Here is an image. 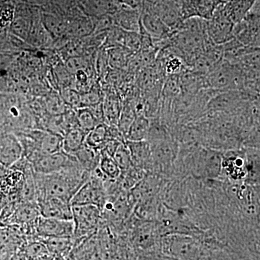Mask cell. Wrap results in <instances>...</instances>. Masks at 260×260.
<instances>
[{
    "label": "cell",
    "mask_w": 260,
    "mask_h": 260,
    "mask_svg": "<svg viewBox=\"0 0 260 260\" xmlns=\"http://www.w3.org/2000/svg\"><path fill=\"white\" fill-rule=\"evenodd\" d=\"M203 238L170 234L164 236L160 240V251L178 260H207L212 249Z\"/></svg>",
    "instance_id": "6da1fadb"
},
{
    "label": "cell",
    "mask_w": 260,
    "mask_h": 260,
    "mask_svg": "<svg viewBox=\"0 0 260 260\" xmlns=\"http://www.w3.org/2000/svg\"><path fill=\"white\" fill-rule=\"evenodd\" d=\"M205 87L216 92L242 90L245 76L237 64L223 59L204 76Z\"/></svg>",
    "instance_id": "7a4b0ae2"
},
{
    "label": "cell",
    "mask_w": 260,
    "mask_h": 260,
    "mask_svg": "<svg viewBox=\"0 0 260 260\" xmlns=\"http://www.w3.org/2000/svg\"><path fill=\"white\" fill-rule=\"evenodd\" d=\"M72 209L75 246L97 234L102 225V215L101 210L95 205H74Z\"/></svg>",
    "instance_id": "3957f363"
},
{
    "label": "cell",
    "mask_w": 260,
    "mask_h": 260,
    "mask_svg": "<svg viewBox=\"0 0 260 260\" xmlns=\"http://www.w3.org/2000/svg\"><path fill=\"white\" fill-rule=\"evenodd\" d=\"M105 180V177L98 167L91 172L88 181L80 188L79 190L72 198L70 202L72 206L95 205L102 211L107 199V193L104 184Z\"/></svg>",
    "instance_id": "277c9868"
},
{
    "label": "cell",
    "mask_w": 260,
    "mask_h": 260,
    "mask_svg": "<svg viewBox=\"0 0 260 260\" xmlns=\"http://www.w3.org/2000/svg\"><path fill=\"white\" fill-rule=\"evenodd\" d=\"M247 177L246 148H241L222 152L220 179L231 182H243Z\"/></svg>",
    "instance_id": "5b68a950"
},
{
    "label": "cell",
    "mask_w": 260,
    "mask_h": 260,
    "mask_svg": "<svg viewBox=\"0 0 260 260\" xmlns=\"http://www.w3.org/2000/svg\"><path fill=\"white\" fill-rule=\"evenodd\" d=\"M74 223L73 220L44 218L41 215L36 226V238L38 239L50 237L73 238Z\"/></svg>",
    "instance_id": "8992f818"
},
{
    "label": "cell",
    "mask_w": 260,
    "mask_h": 260,
    "mask_svg": "<svg viewBox=\"0 0 260 260\" xmlns=\"http://www.w3.org/2000/svg\"><path fill=\"white\" fill-rule=\"evenodd\" d=\"M224 0H184L181 6L183 21L187 19L198 18L210 20Z\"/></svg>",
    "instance_id": "52a82bcc"
},
{
    "label": "cell",
    "mask_w": 260,
    "mask_h": 260,
    "mask_svg": "<svg viewBox=\"0 0 260 260\" xmlns=\"http://www.w3.org/2000/svg\"><path fill=\"white\" fill-rule=\"evenodd\" d=\"M234 24L217 9L213 18L210 20H207V34L208 39L214 44L223 45L234 39Z\"/></svg>",
    "instance_id": "ba28073f"
},
{
    "label": "cell",
    "mask_w": 260,
    "mask_h": 260,
    "mask_svg": "<svg viewBox=\"0 0 260 260\" xmlns=\"http://www.w3.org/2000/svg\"><path fill=\"white\" fill-rule=\"evenodd\" d=\"M260 32V15L249 12L242 21L234 25L233 37L246 47H254Z\"/></svg>",
    "instance_id": "9c48e42d"
},
{
    "label": "cell",
    "mask_w": 260,
    "mask_h": 260,
    "mask_svg": "<svg viewBox=\"0 0 260 260\" xmlns=\"http://www.w3.org/2000/svg\"><path fill=\"white\" fill-rule=\"evenodd\" d=\"M140 12L142 28L153 39L155 46L171 37L172 34L171 28L153 13L145 3Z\"/></svg>",
    "instance_id": "30bf717a"
},
{
    "label": "cell",
    "mask_w": 260,
    "mask_h": 260,
    "mask_svg": "<svg viewBox=\"0 0 260 260\" xmlns=\"http://www.w3.org/2000/svg\"><path fill=\"white\" fill-rule=\"evenodd\" d=\"M145 4L171 30H175L182 23L181 5L174 0H160L153 5Z\"/></svg>",
    "instance_id": "8fae6325"
},
{
    "label": "cell",
    "mask_w": 260,
    "mask_h": 260,
    "mask_svg": "<svg viewBox=\"0 0 260 260\" xmlns=\"http://www.w3.org/2000/svg\"><path fill=\"white\" fill-rule=\"evenodd\" d=\"M73 155L64 150L54 154H43L31 165L38 174H49L61 172L71 161Z\"/></svg>",
    "instance_id": "7c38bea8"
},
{
    "label": "cell",
    "mask_w": 260,
    "mask_h": 260,
    "mask_svg": "<svg viewBox=\"0 0 260 260\" xmlns=\"http://www.w3.org/2000/svg\"><path fill=\"white\" fill-rule=\"evenodd\" d=\"M39 211L44 218L73 220L71 203L57 198H45L37 202Z\"/></svg>",
    "instance_id": "4fadbf2b"
},
{
    "label": "cell",
    "mask_w": 260,
    "mask_h": 260,
    "mask_svg": "<svg viewBox=\"0 0 260 260\" xmlns=\"http://www.w3.org/2000/svg\"><path fill=\"white\" fill-rule=\"evenodd\" d=\"M125 143L129 150L133 165L144 171L147 174H150L152 167L150 143L147 140L125 141Z\"/></svg>",
    "instance_id": "5bb4252c"
},
{
    "label": "cell",
    "mask_w": 260,
    "mask_h": 260,
    "mask_svg": "<svg viewBox=\"0 0 260 260\" xmlns=\"http://www.w3.org/2000/svg\"><path fill=\"white\" fill-rule=\"evenodd\" d=\"M141 12L124 5H119V8L112 15L115 26L129 32H139L141 22Z\"/></svg>",
    "instance_id": "9a60e30c"
},
{
    "label": "cell",
    "mask_w": 260,
    "mask_h": 260,
    "mask_svg": "<svg viewBox=\"0 0 260 260\" xmlns=\"http://www.w3.org/2000/svg\"><path fill=\"white\" fill-rule=\"evenodd\" d=\"M78 8L90 18L113 15L119 8L115 0H78Z\"/></svg>",
    "instance_id": "2e32d148"
},
{
    "label": "cell",
    "mask_w": 260,
    "mask_h": 260,
    "mask_svg": "<svg viewBox=\"0 0 260 260\" xmlns=\"http://www.w3.org/2000/svg\"><path fill=\"white\" fill-rule=\"evenodd\" d=\"M32 139L43 154H54L63 150V136L50 131L32 133Z\"/></svg>",
    "instance_id": "e0dca14e"
},
{
    "label": "cell",
    "mask_w": 260,
    "mask_h": 260,
    "mask_svg": "<svg viewBox=\"0 0 260 260\" xmlns=\"http://www.w3.org/2000/svg\"><path fill=\"white\" fill-rule=\"evenodd\" d=\"M255 0H229L218 8L219 11L235 25L250 12Z\"/></svg>",
    "instance_id": "ac0fdd59"
},
{
    "label": "cell",
    "mask_w": 260,
    "mask_h": 260,
    "mask_svg": "<svg viewBox=\"0 0 260 260\" xmlns=\"http://www.w3.org/2000/svg\"><path fill=\"white\" fill-rule=\"evenodd\" d=\"M42 22L44 28L53 39H60L67 38L68 23L66 17L42 11Z\"/></svg>",
    "instance_id": "d6986e66"
},
{
    "label": "cell",
    "mask_w": 260,
    "mask_h": 260,
    "mask_svg": "<svg viewBox=\"0 0 260 260\" xmlns=\"http://www.w3.org/2000/svg\"><path fill=\"white\" fill-rule=\"evenodd\" d=\"M41 240L54 257L66 258L74 246L73 238L50 237L38 239Z\"/></svg>",
    "instance_id": "ffe728a7"
},
{
    "label": "cell",
    "mask_w": 260,
    "mask_h": 260,
    "mask_svg": "<svg viewBox=\"0 0 260 260\" xmlns=\"http://www.w3.org/2000/svg\"><path fill=\"white\" fill-rule=\"evenodd\" d=\"M246 148L247 177L244 182L254 186L260 184V150Z\"/></svg>",
    "instance_id": "44dd1931"
},
{
    "label": "cell",
    "mask_w": 260,
    "mask_h": 260,
    "mask_svg": "<svg viewBox=\"0 0 260 260\" xmlns=\"http://www.w3.org/2000/svg\"><path fill=\"white\" fill-rule=\"evenodd\" d=\"M73 155L79 162L81 167L87 172H93L99 167L101 158L99 150L84 144L80 150L73 154Z\"/></svg>",
    "instance_id": "7402d4cb"
},
{
    "label": "cell",
    "mask_w": 260,
    "mask_h": 260,
    "mask_svg": "<svg viewBox=\"0 0 260 260\" xmlns=\"http://www.w3.org/2000/svg\"><path fill=\"white\" fill-rule=\"evenodd\" d=\"M86 133L78 126L70 128L63 135V150L73 155L85 144Z\"/></svg>",
    "instance_id": "603a6c76"
},
{
    "label": "cell",
    "mask_w": 260,
    "mask_h": 260,
    "mask_svg": "<svg viewBox=\"0 0 260 260\" xmlns=\"http://www.w3.org/2000/svg\"><path fill=\"white\" fill-rule=\"evenodd\" d=\"M150 125V119L146 116H136L128 129L125 136V141L147 140Z\"/></svg>",
    "instance_id": "cb8c5ba5"
},
{
    "label": "cell",
    "mask_w": 260,
    "mask_h": 260,
    "mask_svg": "<svg viewBox=\"0 0 260 260\" xmlns=\"http://www.w3.org/2000/svg\"><path fill=\"white\" fill-rule=\"evenodd\" d=\"M108 140H109V125L105 123H102L95 126L86 135L85 144L99 150Z\"/></svg>",
    "instance_id": "d4e9b609"
},
{
    "label": "cell",
    "mask_w": 260,
    "mask_h": 260,
    "mask_svg": "<svg viewBox=\"0 0 260 260\" xmlns=\"http://www.w3.org/2000/svg\"><path fill=\"white\" fill-rule=\"evenodd\" d=\"M101 158L99 169L107 180H117L121 174V171L115 160L105 153H100Z\"/></svg>",
    "instance_id": "484cf974"
},
{
    "label": "cell",
    "mask_w": 260,
    "mask_h": 260,
    "mask_svg": "<svg viewBox=\"0 0 260 260\" xmlns=\"http://www.w3.org/2000/svg\"><path fill=\"white\" fill-rule=\"evenodd\" d=\"M133 53L124 47H114L108 49V63L115 69H121L129 61Z\"/></svg>",
    "instance_id": "4316f807"
},
{
    "label": "cell",
    "mask_w": 260,
    "mask_h": 260,
    "mask_svg": "<svg viewBox=\"0 0 260 260\" xmlns=\"http://www.w3.org/2000/svg\"><path fill=\"white\" fill-rule=\"evenodd\" d=\"M76 116L78 127L85 132L86 134L99 124L88 108H80L77 109Z\"/></svg>",
    "instance_id": "83f0119b"
},
{
    "label": "cell",
    "mask_w": 260,
    "mask_h": 260,
    "mask_svg": "<svg viewBox=\"0 0 260 260\" xmlns=\"http://www.w3.org/2000/svg\"><path fill=\"white\" fill-rule=\"evenodd\" d=\"M113 158L120 168L121 172H125L133 166L131 155L125 142L119 145Z\"/></svg>",
    "instance_id": "f1b7e54d"
},
{
    "label": "cell",
    "mask_w": 260,
    "mask_h": 260,
    "mask_svg": "<svg viewBox=\"0 0 260 260\" xmlns=\"http://www.w3.org/2000/svg\"><path fill=\"white\" fill-rule=\"evenodd\" d=\"M136 117L134 110L131 105L124 106L121 109L120 116H119V121H118L117 127L121 132V134L124 136L125 139L126 133L129 126H131L132 123L133 122L134 119Z\"/></svg>",
    "instance_id": "f546056e"
},
{
    "label": "cell",
    "mask_w": 260,
    "mask_h": 260,
    "mask_svg": "<svg viewBox=\"0 0 260 260\" xmlns=\"http://www.w3.org/2000/svg\"><path fill=\"white\" fill-rule=\"evenodd\" d=\"M102 102L100 92L95 85L88 91L80 93V108L92 107Z\"/></svg>",
    "instance_id": "4dcf8cb0"
},
{
    "label": "cell",
    "mask_w": 260,
    "mask_h": 260,
    "mask_svg": "<svg viewBox=\"0 0 260 260\" xmlns=\"http://www.w3.org/2000/svg\"><path fill=\"white\" fill-rule=\"evenodd\" d=\"M60 95L65 104L73 109L80 108V93L72 87L61 89Z\"/></svg>",
    "instance_id": "1f68e13d"
},
{
    "label": "cell",
    "mask_w": 260,
    "mask_h": 260,
    "mask_svg": "<svg viewBox=\"0 0 260 260\" xmlns=\"http://www.w3.org/2000/svg\"><path fill=\"white\" fill-rule=\"evenodd\" d=\"M66 104H65L61 95L56 96L52 95L47 101V109L50 114L54 116L62 115L64 113L68 112L66 110Z\"/></svg>",
    "instance_id": "d6a6232c"
},
{
    "label": "cell",
    "mask_w": 260,
    "mask_h": 260,
    "mask_svg": "<svg viewBox=\"0 0 260 260\" xmlns=\"http://www.w3.org/2000/svg\"><path fill=\"white\" fill-rule=\"evenodd\" d=\"M124 47L134 53L141 50V39L140 32L126 31Z\"/></svg>",
    "instance_id": "836d02e7"
},
{
    "label": "cell",
    "mask_w": 260,
    "mask_h": 260,
    "mask_svg": "<svg viewBox=\"0 0 260 260\" xmlns=\"http://www.w3.org/2000/svg\"><path fill=\"white\" fill-rule=\"evenodd\" d=\"M207 260H235L229 251L223 246L212 249L208 259Z\"/></svg>",
    "instance_id": "e575fe53"
},
{
    "label": "cell",
    "mask_w": 260,
    "mask_h": 260,
    "mask_svg": "<svg viewBox=\"0 0 260 260\" xmlns=\"http://www.w3.org/2000/svg\"><path fill=\"white\" fill-rule=\"evenodd\" d=\"M138 260H178L172 256H168L160 251L146 253L138 255Z\"/></svg>",
    "instance_id": "d590c367"
},
{
    "label": "cell",
    "mask_w": 260,
    "mask_h": 260,
    "mask_svg": "<svg viewBox=\"0 0 260 260\" xmlns=\"http://www.w3.org/2000/svg\"><path fill=\"white\" fill-rule=\"evenodd\" d=\"M115 1L119 5L139 10H141L145 3V0H115Z\"/></svg>",
    "instance_id": "8d00e7d4"
},
{
    "label": "cell",
    "mask_w": 260,
    "mask_h": 260,
    "mask_svg": "<svg viewBox=\"0 0 260 260\" xmlns=\"http://www.w3.org/2000/svg\"><path fill=\"white\" fill-rule=\"evenodd\" d=\"M145 1L149 3V4L153 5L155 3H158L160 0H145Z\"/></svg>",
    "instance_id": "74e56055"
},
{
    "label": "cell",
    "mask_w": 260,
    "mask_h": 260,
    "mask_svg": "<svg viewBox=\"0 0 260 260\" xmlns=\"http://www.w3.org/2000/svg\"><path fill=\"white\" fill-rule=\"evenodd\" d=\"M1 210H2L1 208H0V212H1Z\"/></svg>",
    "instance_id": "f35d334b"
}]
</instances>
